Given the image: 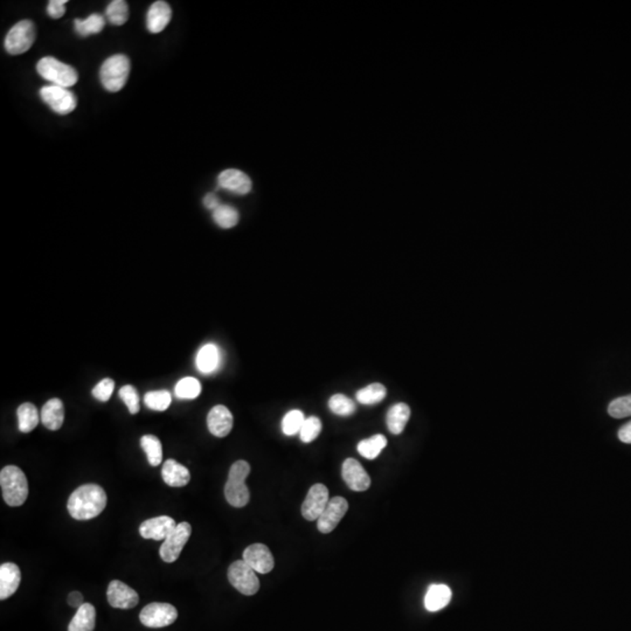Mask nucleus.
<instances>
[{
    "label": "nucleus",
    "instance_id": "25",
    "mask_svg": "<svg viewBox=\"0 0 631 631\" xmlns=\"http://www.w3.org/2000/svg\"><path fill=\"white\" fill-rule=\"evenodd\" d=\"M410 408L408 405L403 402L396 403L391 407L386 417L387 427L393 435H399L403 432L407 422L409 420Z\"/></svg>",
    "mask_w": 631,
    "mask_h": 631
},
{
    "label": "nucleus",
    "instance_id": "6",
    "mask_svg": "<svg viewBox=\"0 0 631 631\" xmlns=\"http://www.w3.org/2000/svg\"><path fill=\"white\" fill-rule=\"evenodd\" d=\"M36 40V26L29 20L15 24L5 38V48L12 55H20L33 46Z\"/></svg>",
    "mask_w": 631,
    "mask_h": 631
},
{
    "label": "nucleus",
    "instance_id": "5",
    "mask_svg": "<svg viewBox=\"0 0 631 631\" xmlns=\"http://www.w3.org/2000/svg\"><path fill=\"white\" fill-rule=\"evenodd\" d=\"M36 71L43 79L50 81L54 86L64 87L67 89L76 85L79 80V74L72 66L64 64L55 57L41 59L36 64Z\"/></svg>",
    "mask_w": 631,
    "mask_h": 631
},
{
    "label": "nucleus",
    "instance_id": "28",
    "mask_svg": "<svg viewBox=\"0 0 631 631\" xmlns=\"http://www.w3.org/2000/svg\"><path fill=\"white\" fill-rule=\"evenodd\" d=\"M387 446V439L385 436H372L370 439L363 440L358 444V453L368 460H375L382 454V450Z\"/></svg>",
    "mask_w": 631,
    "mask_h": 631
},
{
    "label": "nucleus",
    "instance_id": "11",
    "mask_svg": "<svg viewBox=\"0 0 631 631\" xmlns=\"http://www.w3.org/2000/svg\"><path fill=\"white\" fill-rule=\"evenodd\" d=\"M328 490L324 484L318 483L312 485L302 505V516L307 521H317L328 505Z\"/></svg>",
    "mask_w": 631,
    "mask_h": 631
},
{
    "label": "nucleus",
    "instance_id": "19",
    "mask_svg": "<svg viewBox=\"0 0 631 631\" xmlns=\"http://www.w3.org/2000/svg\"><path fill=\"white\" fill-rule=\"evenodd\" d=\"M22 581L20 568L13 563H5L0 566V600L8 599L18 590Z\"/></svg>",
    "mask_w": 631,
    "mask_h": 631
},
{
    "label": "nucleus",
    "instance_id": "14",
    "mask_svg": "<svg viewBox=\"0 0 631 631\" xmlns=\"http://www.w3.org/2000/svg\"><path fill=\"white\" fill-rule=\"evenodd\" d=\"M107 596L109 604L117 609H131L139 602L137 592L119 580H114L109 583Z\"/></svg>",
    "mask_w": 631,
    "mask_h": 631
},
{
    "label": "nucleus",
    "instance_id": "10",
    "mask_svg": "<svg viewBox=\"0 0 631 631\" xmlns=\"http://www.w3.org/2000/svg\"><path fill=\"white\" fill-rule=\"evenodd\" d=\"M178 611L168 603L154 602L144 607L139 620L147 628H164L175 623Z\"/></svg>",
    "mask_w": 631,
    "mask_h": 631
},
{
    "label": "nucleus",
    "instance_id": "7",
    "mask_svg": "<svg viewBox=\"0 0 631 631\" xmlns=\"http://www.w3.org/2000/svg\"><path fill=\"white\" fill-rule=\"evenodd\" d=\"M229 580L231 585L243 595H254L260 589V580L256 572L243 561L238 560L229 568Z\"/></svg>",
    "mask_w": 631,
    "mask_h": 631
},
{
    "label": "nucleus",
    "instance_id": "20",
    "mask_svg": "<svg viewBox=\"0 0 631 631\" xmlns=\"http://www.w3.org/2000/svg\"><path fill=\"white\" fill-rule=\"evenodd\" d=\"M172 10L166 1H156L151 5L147 15V27L151 33H161L171 22Z\"/></svg>",
    "mask_w": 631,
    "mask_h": 631
},
{
    "label": "nucleus",
    "instance_id": "36",
    "mask_svg": "<svg viewBox=\"0 0 631 631\" xmlns=\"http://www.w3.org/2000/svg\"><path fill=\"white\" fill-rule=\"evenodd\" d=\"M171 393L168 391H152L144 396V403L147 408L157 412H164L171 405Z\"/></svg>",
    "mask_w": 631,
    "mask_h": 631
},
{
    "label": "nucleus",
    "instance_id": "22",
    "mask_svg": "<svg viewBox=\"0 0 631 631\" xmlns=\"http://www.w3.org/2000/svg\"><path fill=\"white\" fill-rule=\"evenodd\" d=\"M163 481L172 488H182L189 484L191 474L189 469L179 464L177 460H168L161 469Z\"/></svg>",
    "mask_w": 631,
    "mask_h": 631
},
{
    "label": "nucleus",
    "instance_id": "44",
    "mask_svg": "<svg viewBox=\"0 0 631 631\" xmlns=\"http://www.w3.org/2000/svg\"><path fill=\"white\" fill-rule=\"evenodd\" d=\"M618 439L623 443L631 444V421L620 429L618 432Z\"/></svg>",
    "mask_w": 631,
    "mask_h": 631
},
{
    "label": "nucleus",
    "instance_id": "23",
    "mask_svg": "<svg viewBox=\"0 0 631 631\" xmlns=\"http://www.w3.org/2000/svg\"><path fill=\"white\" fill-rule=\"evenodd\" d=\"M41 422L50 430H57L64 425V408L60 399H50L43 405L41 413Z\"/></svg>",
    "mask_w": 631,
    "mask_h": 631
},
{
    "label": "nucleus",
    "instance_id": "45",
    "mask_svg": "<svg viewBox=\"0 0 631 631\" xmlns=\"http://www.w3.org/2000/svg\"><path fill=\"white\" fill-rule=\"evenodd\" d=\"M203 205H205V207L208 208V210H215L220 206V203H219V199L215 194H213V193H208V194L203 198Z\"/></svg>",
    "mask_w": 631,
    "mask_h": 631
},
{
    "label": "nucleus",
    "instance_id": "4",
    "mask_svg": "<svg viewBox=\"0 0 631 631\" xmlns=\"http://www.w3.org/2000/svg\"><path fill=\"white\" fill-rule=\"evenodd\" d=\"M130 74V60L124 54H116L104 61L101 67V83L104 89L117 93L123 89Z\"/></svg>",
    "mask_w": 631,
    "mask_h": 631
},
{
    "label": "nucleus",
    "instance_id": "1",
    "mask_svg": "<svg viewBox=\"0 0 631 631\" xmlns=\"http://www.w3.org/2000/svg\"><path fill=\"white\" fill-rule=\"evenodd\" d=\"M107 495L100 485L85 484L76 488L68 500V512L76 521H89L102 514Z\"/></svg>",
    "mask_w": 631,
    "mask_h": 631
},
{
    "label": "nucleus",
    "instance_id": "41",
    "mask_svg": "<svg viewBox=\"0 0 631 631\" xmlns=\"http://www.w3.org/2000/svg\"><path fill=\"white\" fill-rule=\"evenodd\" d=\"M115 382L113 379L106 378L101 380L93 389V396L95 399L102 402H106L110 399L111 394L114 392Z\"/></svg>",
    "mask_w": 631,
    "mask_h": 631
},
{
    "label": "nucleus",
    "instance_id": "29",
    "mask_svg": "<svg viewBox=\"0 0 631 631\" xmlns=\"http://www.w3.org/2000/svg\"><path fill=\"white\" fill-rule=\"evenodd\" d=\"M140 447L147 454V462L151 467H157L163 460V447L157 436L144 435L140 439Z\"/></svg>",
    "mask_w": 631,
    "mask_h": 631
},
{
    "label": "nucleus",
    "instance_id": "2",
    "mask_svg": "<svg viewBox=\"0 0 631 631\" xmlns=\"http://www.w3.org/2000/svg\"><path fill=\"white\" fill-rule=\"evenodd\" d=\"M3 498L10 507H20L29 497V481L24 471L15 465L3 467L0 472Z\"/></svg>",
    "mask_w": 631,
    "mask_h": 631
},
{
    "label": "nucleus",
    "instance_id": "13",
    "mask_svg": "<svg viewBox=\"0 0 631 631\" xmlns=\"http://www.w3.org/2000/svg\"><path fill=\"white\" fill-rule=\"evenodd\" d=\"M243 561L254 571L267 574L274 570L275 560L270 549L263 544H253L243 552Z\"/></svg>",
    "mask_w": 631,
    "mask_h": 631
},
{
    "label": "nucleus",
    "instance_id": "38",
    "mask_svg": "<svg viewBox=\"0 0 631 631\" xmlns=\"http://www.w3.org/2000/svg\"><path fill=\"white\" fill-rule=\"evenodd\" d=\"M321 432V422L318 417L310 416L304 421L303 427L300 429V437L302 442L310 443L317 439Z\"/></svg>",
    "mask_w": 631,
    "mask_h": 631
},
{
    "label": "nucleus",
    "instance_id": "27",
    "mask_svg": "<svg viewBox=\"0 0 631 631\" xmlns=\"http://www.w3.org/2000/svg\"><path fill=\"white\" fill-rule=\"evenodd\" d=\"M17 416H18L19 430L22 433H31L33 429H36V426L41 420L39 412L36 409V407L33 403H22L17 410Z\"/></svg>",
    "mask_w": 631,
    "mask_h": 631
},
{
    "label": "nucleus",
    "instance_id": "40",
    "mask_svg": "<svg viewBox=\"0 0 631 631\" xmlns=\"http://www.w3.org/2000/svg\"><path fill=\"white\" fill-rule=\"evenodd\" d=\"M119 398L128 407L130 414H137L139 412V396L135 387L131 385L123 386L119 389Z\"/></svg>",
    "mask_w": 631,
    "mask_h": 631
},
{
    "label": "nucleus",
    "instance_id": "16",
    "mask_svg": "<svg viewBox=\"0 0 631 631\" xmlns=\"http://www.w3.org/2000/svg\"><path fill=\"white\" fill-rule=\"evenodd\" d=\"M177 526L175 519L168 516L151 518L143 521L139 526V535L144 539H152V540H165L170 533Z\"/></svg>",
    "mask_w": 631,
    "mask_h": 631
},
{
    "label": "nucleus",
    "instance_id": "39",
    "mask_svg": "<svg viewBox=\"0 0 631 631\" xmlns=\"http://www.w3.org/2000/svg\"><path fill=\"white\" fill-rule=\"evenodd\" d=\"M608 413L614 419L631 416V394L613 400L608 407Z\"/></svg>",
    "mask_w": 631,
    "mask_h": 631
},
{
    "label": "nucleus",
    "instance_id": "21",
    "mask_svg": "<svg viewBox=\"0 0 631 631\" xmlns=\"http://www.w3.org/2000/svg\"><path fill=\"white\" fill-rule=\"evenodd\" d=\"M222 354L218 346L215 344H206L199 349L196 354V368L203 375H210L220 368Z\"/></svg>",
    "mask_w": 631,
    "mask_h": 631
},
{
    "label": "nucleus",
    "instance_id": "34",
    "mask_svg": "<svg viewBox=\"0 0 631 631\" xmlns=\"http://www.w3.org/2000/svg\"><path fill=\"white\" fill-rule=\"evenodd\" d=\"M108 20L115 26H122L128 22L129 6L123 0H114L108 5L106 11Z\"/></svg>",
    "mask_w": 631,
    "mask_h": 631
},
{
    "label": "nucleus",
    "instance_id": "33",
    "mask_svg": "<svg viewBox=\"0 0 631 631\" xmlns=\"http://www.w3.org/2000/svg\"><path fill=\"white\" fill-rule=\"evenodd\" d=\"M175 393L179 399H196L201 393V384L196 378L187 377L179 380L178 384L175 385Z\"/></svg>",
    "mask_w": 631,
    "mask_h": 631
},
{
    "label": "nucleus",
    "instance_id": "15",
    "mask_svg": "<svg viewBox=\"0 0 631 631\" xmlns=\"http://www.w3.org/2000/svg\"><path fill=\"white\" fill-rule=\"evenodd\" d=\"M342 474L347 486L354 491L363 493L371 486V477L363 465L354 458H347L342 463Z\"/></svg>",
    "mask_w": 631,
    "mask_h": 631
},
{
    "label": "nucleus",
    "instance_id": "12",
    "mask_svg": "<svg viewBox=\"0 0 631 631\" xmlns=\"http://www.w3.org/2000/svg\"><path fill=\"white\" fill-rule=\"evenodd\" d=\"M349 510V503L342 497H333L328 500V505L318 518L317 528L321 533H330L333 531Z\"/></svg>",
    "mask_w": 631,
    "mask_h": 631
},
{
    "label": "nucleus",
    "instance_id": "37",
    "mask_svg": "<svg viewBox=\"0 0 631 631\" xmlns=\"http://www.w3.org/2000/svg\"><path fill=\"white\" fill-rule=\"evenodd\" d=\"M304 421H305V417L300 410H290L289 413H287L283 417V434L287 436L296 435L303 427Z\"/></svg>",
    "mask_w": 631,
    "mask_h": 631
},
{
    "label": "nucleus",
    "instance_id": "18",
    "mask_svg": "<svg viewBox=\"0 0 631 631\" xmlns=\"http://www.w3.org/2000/svg\"><path fill=\"white\" fill-rule=\"evenodd\" d=\"M219 186L229 192L245 196L252 191V180L249 177L239 170L229 168L222 172L218 177Z\"/></svg>",
    "mask_w": 631,
    "mask_h": 631
},
{
    "label": "nucleus",
    "instance_id": "30",
    "mask_svg": "<svg viewBox=\"0 0 631 631\" xmlns=\"http://www.w3.org/2000/svg\"><path fill=\"white\" fill-rule=\"evenodd\" d=\"M386 394H387V389L385 386L379 382H375V384L366 386L364 389H359L356 398L363 405H375V403L382 402V400L385 399Z\"/></svg>",
    "mask_w": 631,
    "mask_h": 631
},
{
    "label": "nucleus",
    "instance_id": "26",
    "mask_svg": "<svg viewBox=\"0 0 631 631\" xmlns=\"http://www.w3.org/2000/svg\"><path fill=\"white\" fill-rule=\"evenodd\" d=\"M96 622V610L90 603H85L76 611L71 623L68 625V631H94Z\"/></svg>",
    "mask_w": 631,
    "mask_h": 631
},
{
    "label": "nucleus",
    "instance_id": "43",
    "mask_svg": "<svg viewBox=\"0 0 631 631\" xmlns=\"http://www.w3.org/2000/svg\"><path fill=\"white\" fill-rule=\"evenodd\" d=\"M68 604L73 608H78L85 604L83 602V595L80 592H73L68 595Z\"/></svg>",
    "mask_w": 631,
    "mask_h": 631
},
{
    "label": "nucleus",
    "instance_id": "17",
    "mask_svg": "<svg viewBox=\"0 0 631 631\" xmlns=\"http://www.w3.org/2000/svg\"><path fill=\"white\" fill-rule=\"evenodd\" d=\"M207 427L212 435L226 437L233 428V415L227 407L218 405L207 415Z\"/></svg>",
    "mask_w": 631,
    "mask_h": 631
},
{
    "label": "nucleus",
    "instance_id": "32",
    "mask_svg": "<svg viewBox=\"0 0 631 631\" xmlns=\"http://www.w3.org/2000/svg\"><path fill=\"white\" fill-rule=\"evenodd\" d=\"M213 219L215 224L222 229H233L239 222V213L234 207L220 205L217 210H213Z\"/></svg>",
    "mask_w": 631,
    "mask_h": 631
},
{
    "label": "nucleus",
    "instance_id": "42",
    "mask_svg": "<svg viewBox=\"0 0 631 631\" xmlns=\"http://www.w3.org/2000/svg\"><path fill=\"white\" fill-rule=\"evenodd\" d=\"M66 4L67 0H52L47 6V12L50 18L59 19L64 17L66 12Z\"/></svg>",
    "mask_w": 631,
    "mask_h": 631
},
{
    "label": "nucleus",
    "instance_id": "35",
    "mask_svg": "<svg viewBox=\"0 0 631 631\" xmlns=\"http://www.w3.org/2000/svg\"><path fill=\"white\" fill-rule=\"evenodd\" d=\"M328 408L339 416H349L356 412V403L344 394H335L328 400Z\"/></svg>",
    "mask_w": 631,
    "mask_h": 631
},
{
    "label": "nucleus",
    "instance_id": "3",
    "mask_svg": "<svg viewBox=\"0 0 631 631\" xmlns=\"http://www.w3.org/2000/svg\"><path fill=\"white\" fill-rule=\"evenodd\" d=\"M249 474L250 465L246 460H238L231 467L225 486V497L232 507H243L249 503V490L246 485Z\"/></svg>",
    "mask_w": 631,
    "mask_h": 631
},
{
    "label": "nucleus",
    "instance_id": "8",
    "mask_svg": "<svg viewBox=\"0 0 631 631\" xmlns=\"http://www.w3.org/2000/svg\"><path fill=\"white\" fill-rule=\"evenodd\" d=\"M40 96L52 110L59 115L71 114L78 106L75 95L64 87L54 85L43 87L40 89Z\"/></svg>",
    "mask_w": 631,
    "mask_h": 631
},
{
    "label": "nucleus",
    "instance_id": "9",
    "mask_svg": "<svg viewBox=\"0 0 631 631\" xmlns=\"http://www.w3.org/2000/svg\"><path fill=\"white\" fill-rule=\"evenodd\" d=\"M191 535H192V526L187 521H182V523L177 524L175 530L166 537L161 544V551H159L161 559L168 564L177 561L182 549L189 542Z\"/></svg>",
    "mask_w": 631,
    "mask_h": 631
},
{
    "label": "nucleus",
    "instance_id": "24",
    "mask_svg": "<svg viewBox=\"0 0 631 631\" xmlns=\"http://www.w3.org/2000/svg\"><path fill=\"white\" fill-rule=\"evenodd\" d=\"M451 590L446 585H432L425 596L426 609L432 613L443 609L451 600Z\"/></svg>",
    "mask_w": 631,
    "mask_h": 631
},
{
    "label": "nucleus",
    "instance_id": "31",
    "mask_svg": "<svg viewBox=\"0 0 631 631\" xmlns=\"http://www.w3.org/2000/svg\"><path fill=\"white\" fill-rule=\"evenodd\" d=\"M74 26H75V31L78 34H80L81 36H88L90 34L100 33L104 29V26H106V19H104L103 15L95 13V15H89L85 20L76 19L75 22H74Z\"/></svg>",
    "mask_w": 631,
    "mask_h": 631
}]
</instances>
